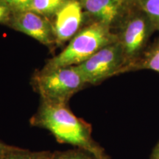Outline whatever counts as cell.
<instances>
[{"mask_svg":"<svg viewBox=\"0 0 159 159\" xmlns=\"http://www.w3.org/2000/svg\"><path fill=\"white\" fill-rule=\"evenodd\" d=\"M30 123L33 126L49 131L59 143L82 149L96 159H111L105 149L93 139L91 125L75 116L67 104L41 100Z\"/></svg>","mask_w":159,"mask_h":159,"instance_id":"obj_1","label":"cell"},{"mask_svg":"<svg viewBox=\"0 0 159 159\" xmlns=\"http://www.w3.org/2000/svg\"><path fill=\"white\" fill-rule=\"evenodd\" d=\"M116 41L117 35L109 26L94 21L79 31L63 51L47 63L44 69L78 66L103 47Z\"/></svg>","mask_w":159,"mask_h":159,"instance_id":"obj_2","label":"cell"},{"mask_svg":"<svg viewBox=\"0 0 159 159\" xmlns=\"http://www.w3.org/2000/svg\"><path fill=\"white\" fill-rule=\"evenodd\" d=\"M115 32L126 60V72L144 55L156 30L148 16L138 5L129 10Z\"/></svg>","mask_w":159,"mask_h":159,"instance_id":"obj_3","label":"cell"},{"mask_svg":"<svg viewBox=\"0 0 159 159\" xmlns=\"http://www.w3.org/2000/svg\"><path fill=\"white\" fill-rule=\"evenodd\" d=\"M41 100L67 104L69 99L86 84L76 66L43 69L35 78Z\"/></svg>","mask_w":159,"mask_h":159,"instance_id":"obj_4","label":"cell"},{"mask_svg":"<svg viewBox=\"0 0 159 159\" xmlns=\"http://www.w3.org/2000/svg\"><path fill=\"white\" fill-rule=\"evenodd\" d=\"M86 84L97 85L109 77L126 72V60L120 43H111L76 66Z\"/></svg>","mask_w":159,"mask_h":159,"instance_id":"obj_5","label":"cell"},{"mask_svg":"<svg viewBox=\"0 0 159 159\" xmlns=\"http://www.w3.org/2000/svg\"><path fill=\"white\" fill-rule=\"evenodd\" d=\"M8 25L44 45L52 44L55 41L52 24L43 16L35 12H17L13 15Z\"/></svg>","mask_w":159,"mask_h":159,"instance_id":"obj_6","label":"cell"},{"mask_svg":"<svg viewBox=\"0 0 159 159\" xmlns=\"http://www.w3.org/2000/svg\"><path fill=\"white\" fill-rule=\"evenodd\" d=\"M52 24L56 42L63 43L72 39L79 32L83 21V7L77 0H69L55 13Z\"/></svg>","mask_w":159,"mask_h":159,"instance_id":"obj_7","label":"cell"},{"mask_svg":"<svg viewBox=\"0 0 159 159\" xmlns=\"http://www.w3.org/2000/svg\"><path fill=\"white\" fill-rule=\"evenodd\" d=\"M83 5L95 21L105 24L112 30L119 27L129 10L132 8L116 0H83Z\"/></svg>","mask_w":159,"mask_h":159,"instance_id":"obj_8","label":"cell"},{"mask_svg":"<svg viewBox=\"0 0 159 159\" xmlns=\"http://www.w3.org/2000/svg\"><path fill=\"white\" fill-rule=\"evenodd\" d=\"M151 70L159 74V36L150 43L144 55L133 66L130 71Z\"/></svg>","mask_w":159,"mask_h":159,"instance_id":"obj_9","label":"cell"},{"mask_svg":"<svg viewBox=\"0 0 159 159\" xmlns=\"http://www.w3.org/2000/svg\"><path fill=\"white\" fill-rule=\"evenodd\" d=\"M64 0H32L29 11L42 16L55 13L64 4Z\"/></svg>","mask_w":159,"mask_h":159,"instance_id":"obj_10","label":"cell"},{"mask_svg":"<svg viewBox=\"0 0 159 159\" xmlns=\"http://www.w3.org/2000/svg\"><path fill=\"white\" fill-rule=\"evenodd\" d=\"M52 153L48 151L33 152L14 147L1 159H51Z\"/></svg>","mask_w":159,"mask_h":159,"instance_id":"obj_11","label":"cell"},{"mask_svg":"<svg viewBox=\"0 0 159 159\" xmlns=\"http://www.w3.org/2000/svg\"><path fill=\"white\" fill-rule=\"evenodd\" d=\"M137 5L148 16L159 33V0H137Z\"/></svg>","mask_w":159,"mask_h":159,"instance_id":"obj_12","label":"cell"},{"mask_svg":"<svg viewBox=\"0 0 159 159\" xmlns=\"http://www.w3.org/2000/svg\"><path fill=\"white\" fill-rule=\"evenodd\" d=\"M51 159H96L87 151L75 148L65 151H55L52 153Z\"/></svg>","mask_w":159,"mask_h":159,"instance_id":"obj_13","label":"cell"},{"mask_svg":"<svg viewBox=\"0 0 159 159\" xmlns=\"http://www.w3.org/2000/svg\"><path fill=\"white\" fill-rule=\"evenodd\" d=\"M16 13L29 11L32 0H2Z\"/></svg>","mask_w":159,"mask_h":159,"instance_id":"obj_14","label":"cell"},{"mask_svg":"<svg viewBox=\"0 0 159 159\" xmlns=\"http://www.w3.org/2000/svg\"><path fill=\"white\" fill-rule=\"evenodd\" d=\"M12 12L11 7L2 0H0V24L8 25L13 15Z\"/></svg>","mask_w":159,"mask_h":159,"instance_id":"obj_15","label":"cell"},{"mask_svg":"<svg viewBox=\"0 0 159 159\" xmlns=\"http://www.w3.org/2000/svg\"><path fill=\"white\" fill-rule=\"evenodd\" d=\"M14 147L8 146L4 143L0 142V159L2 158V157L7 153L9 151H11Z\"/></svg>","mask_w":159,"mask_h":159,"instance_id":"obj_16","label":"cell"},{"mask_svg":"<svg viewBox=\"0 0 159 159\" xmlns=\"http://www.w3.org/2000/svg\"><path fill=\"white\" fill-rule=\"evenodd\" d=\"M116 1L128 7H133L137 5V0H116Z\"/></svg>","mask_w":159,"mask_h":159,"instance_id":"obj_17","label":"cell"},{"mask_svg":"<svg viewBox=\"0 0 159 159\" xmlns=\"http://www.w3.org/2000/svg\"><path fill=\"white\" fill-rule=\"evenodd\" d=\"M150 159H159V141L152 150Z\"/></svg>","mask_w":159,"mask_h":159,"instance_id":"obj_18","label":"cell"}]
</instances>
